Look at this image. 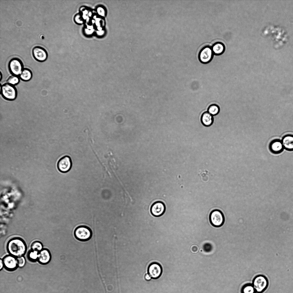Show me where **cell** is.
<instances>
[{"instance_id": "cell-23", "label": "cell", "mask_w": 293, "mask_h": 293, "mask_svg": "<svg viewBox=\"0 0 293 293\" xmlns=\"http://www.w3.org/2000/svg\"><path fill=\"white\" fill-rule=\"evenodd\" d=\"M38 254L39 252L37 251L31 250L28 254V258L31 261L37 260Z\"/></svg>"}, {"instance_id": "cell-15", "label": "cell", "mask_w": 293, "mask_h": 293, "mask_svg": "<svg viewBox=\"0 0 293 293\" xmlns=\"http://www.w3.org/2000/svg\"><path fill=\"white\" fill-rule=\"evenodd\" d=\"M281 141L284 148L289 151H293V135H285Z\"/></svg>"}, {"instance_id": "cell-16", "label": "cell", "mask_w": 293, "mask_h": 293, "mask_svg": "<svg viewBox=\"0 0 293 293\" xmlns=\"http://www.w3.org/2000/svg\"><path fill=\"white\" fill-rule=\"evenodd\" d=\"M201 120L202 124L205 126L211 125L213 122V116L208 112H203L201 115Z\"/></svg>"}, {"instance_id": "cell-22", "label": "cell", "mask_w": 293, "mask_h": 293, "mask_svg": "<svg viewBox=\"0 0 293 293\" xmlns=\"http://www.w3.org/2000/svg\"><path fill=\"white\" fill-rule=\"evenodd\" d=\"M19 78L18 76L12 75L8 78L7 80V83L15 86L19 83Z\"/></svg>"}, {"instance_id": "cell-8", "label": "cell", "mask_w": 293, "mask_h": 293, "mask_svg": "<svg viewBox=\"0 0 293 293\" xmlns=\"http://www.w3.org/2000/svg\"><path fill=\"white\" fill-rule=\"evenodd\" d=\"M72 164L70 157L68 156H65L61 158L58 161L57 164V168L61 172L66 173L70 170Z\"/></svg>"}, {"instance_id": "cell-14", "label": "cell", "mask_w": 293, "mask_h": 293, "mask_svg": "<svg viewBox=\"0 0 293 293\" xmlns=\"http://www.w3.org/2000/svg\"><path fill=\"white\" fill-rule=\"evenodd\" d=\"M269 148L270 151L275 154L282 152L284 148L282 142L279 140H274L270 143Z\"/></svg>"}, {"instance_id": "cell-5", "label": "cell", "mask_w": 293, "mask_h": 293, "mask_svg": "<svg viewBox=\"0 0 293 293\" xmlns=\"http://www.w3.org/2000/svg\"><path fill=\"white\" fill-rule=\"evenodd\" d=\"M209 220L212 225L215 227H219L224 224L225 218L223 213L220 210L215 209L210 213Z\"/></svg>"}, {"instance_id": "cell-10", "label": "cell", "mask_w": 293, "mask_h": 293, "mask_svg": "<svg viewBox=\"0 0 293 293\" xmlns=\"http://www.w3.org/2000/svg\"><path fill=\"white\" fill-rule=\"evenodd\" d=\"M2 260L4 267L8 271H14L18 267L17 258L13 256L10 254L6 255Z\"/></svg>"}, {"instance_id": "cell-4", "label": "cell", "mask_w": 293, "mask_h": 293, "mask_svg": "<svg viewBox=\"0 0 293 293\" xmlns=\"http://www.w3.org/2000/svg\"><path fill=\"white\" fill-rule=\"evenodd\" d=\"M252 284L256 293H262L267 288L268 285V282L265 276L259 275L254 278Z\"/></svg>"}, {"instance_id": "cell-13", "label": "cell", "mask_w": 293, "mask_h": 293, "mask_svg": "<svg viewBox=\"0 0 293 293\" xmlns=\"http://www.w3.org/2000/svg\"><path fill=\"white\" fill-rule=\"evenodd\" d=\"M51 256L49 250L43 248L39 252L37 261L41 264H46L51 260Z\"/></svg>"}, {"instance_id": "cell-12", "label": "cell", "mask_w": 293, "mask_h": 293, "mask_svg": "<svg viewBox=\"0 0 293 293\" xmlns=\"http://www.w3.org/2000/svg\"><path fill=\"white\" fill-rule=\"evenodd\" d=\"M165 209L164 204L161 202L157 201L155 203L152 205L151 211L153 216L159 217L163 215Z\"/></svg>"}, {"instance_id": "cell-21", "label": "cell", "mask_w": 293, "mask_h": 293, "mask_svg": "<svg viewBox=\"0 0 293 293\" xmlns=\"http://www.w3.org/2000/svg\"><path fill=\"white\" fill-rule=\"evenodd\" d=\"M220 111L219 106L216 104H212L209 106L207 112L213 116L217 114Z\"/></svg>"}, {"instance_id": "cell-11", "label": "cell", "mask_w": 293, "mask_h": 293, "mask_svg": "<svg viewBox=\"0 0 293 293\" xmlns=\"http://www.w3.org/2000/svg\"><path fill=\"white\" fill-rule=\"evenodd\" d=\"M32 54L34 59L40 62L45 61L48 56L46 50L44 48L39 46H36L33 48Z\"/></svg>"}, {"instance_id": "cell-27", "label": "cell", "mask_w": 293, "mask_h": 293, "mask_svg": "<svg viewBox=\"0 0 293 293\" xmlns=\"http://www.w3.org/2000/svg\"><path fill=\"white\" fill-rule=\"evenodd\" d=\"M0 270H1L3 269V267H4V264H3V261L2 259H0Z\"/></svg>"}, {"instance_id": "cell-3", "label": "cell", "mask_w": 293, "mask_h": 293, "mask_svg": "<svg viewBox=\"0 0 293 293\" xmlns=\"http://www.w3.org/2000/svg\"><path fill=\"white\" fill-rule=\"evenodd\" d=\"M75 238L79 241H85L90 239L92 236L91 229L85 225H80L77 227L74 232Z\"/></svg>"}, {"instance_id": "cell-9", "label": "cell", "mask_w": 293, "mask_h": 293, "mask_svg": "<svg viewBox=\"0 0 293 293\" xmlns=\"http://www.w3.org/2000/svg\"><path fill=\"white\" fill-rule=\"evenodd\" d=\"M162 268L161 265L156 262H153L149 266L147 273L151 278L156 279L159 278L162 273Z\"/></svg>"}, {"instance_id": "cell-26", "label": "cell", "mask_w": 293, "mask_h": 293, "mask_svg": "<svg viewBox=\"0 0 293 293\" xmlns=\"http://www.w3.org/2000/svg\"><path fill=\"white\" fill-rule=\"evenodd\" d=\"M145 280L147 281L150 280L151 279L150 276L148 274H146L144 276Z\"/></svg>"}, {"instance_id": "cell-20", "label": "cell", "mask_w": 293, "mask_h": 293, "mask_svg": "<svg viewBox=\"0 0 293 293\" xmlns=\"http://www.w3.org/2000/svg\"><path fill=\"white\" fill-rule=\"evenodd\" d=\"M42 243L39 241L33 242L31 245V250L36 251L39 252L43 249Z\"/></svg>"}, {"instance_id": "cell-18", "label": "cell", "mask_w": 293, "mask_h": 293, "mask_svg": "<svg viewBox=\"0 0 293 293\" xmlns=\"http://www.w3.org/2000/svg\"><path fill=\"white\" fill-rule=\"evenodd\" d=\"M32 76V73L31 70L27 68H23L21 74L19 76V78L22 80L27 81L31 79Z\"/></svg>"}, {"instance_id": "cell-2", "label": "cell", "mask_w": 293, "mask_h": 293, "mask_svg": "<svg viewBox=\"0 0 293 293\" xmlns=\"http://www.w3.org/2000/svg\"><path fill=\"white\" fill-rule=\"evenodd\" d=\"M0 92L2 97L8 100H13L17 97V91L14 86L7 83L0 86Z\"/></svg>"}, {"instance_id": "cell-24", "label": "cell", "mask_w": 293, "mask_h": 293, "mask_svg": "<svg viewBox=\"0 0 293 293\" xmlns=\"http://www.w3.org/2000/svg\"><path fill=\"white\" fill-rule=\"evenodd\" d=\"M18 267H22L25 264V259L23 256H21L17 258Z\"/></svg>"}, {"instance_id": "cell-17", "label": "cell", "mask_w": 293, "mask_h": 293, "mask_svg": "<svg viewBox=\"0 0 293 293\" xmlns=\"http://www.w3.org/2000/svg\"><path fill=\"white\" fill-rule=\"evenodd\" d=\"M211 48L214 54L216 55H220L223 54L225 51V47L224 45L220 42L215 43Z\"/></svg>"}, {"instance_id": "cell-1", "label": "cell", "mask_w": 293, "mask_h": 293, "mask_svg": "<svg viewBox=\"0 0 293 293\" xmlns=\"http://www.w3.org/2000/svg\"><path fill=\"white\" fill-rule=\"evenodd\" d=\"M6 248L9 254L16 258L23 256L27 250V245L24 241L18 237L10 239L7 243Z\"/></svg>"}, {"instance_id": "cell-25", "label": "cell", "mask_w": 293, "mask_h": 293, "mask_svg": "<svg viewBox=\"0 0 293 293\" xmlns=\"http://www.w3.org/2000/svg\"><path fill=\"white\" fill-rule=\"evenodd\" d=\"M203 249L204 251L208 253L211 251L213 249V247L210 243H205L203 245Z\"/></svg>"}, {"instance_id": "cell-28", "label": "cell", "mask_w": 293, "mask_h": 293, "mask_svg": "<svg viewBox=\"0 0 293 293\" xmlns=\"http://www.w3.org/2000/svg\"><path fill=\"white\" fill-rule=\"evenodd\" d=\"M0 81H1V79H2V73H1V72H0Z\"/></svg>"}, {"instance_id": "cell-19", "label": "cell", "mask_w": 293, "mask_h": 293, "mask_svg": "<svg viewBox=\"0 0 293 293\" xmlns=\"http://www.w3.org/2000/svg\"><path fill=\"white\" fill-rule=\"evenodd\" d=\"M241 293H256L252 284L247 283L244 285L242 287Z\"/></svg>"}, {"instance_id": "cell-6", "label": "cell", "mask_w": 293, "mask_h": 293, "mask_svg": "<svg viewBox=\"0 0 293 293\" xmlns=\"http://www.w3.org/2000/svg\"><path fill=\"white\" fill-rule=\"evenodd\" d=\"M214 55L211 47L208 45L203 47L198 54V59L200 62L204 64H206L210 62Z\"/></svg>"}, {"instance_id": "cell-7", "label": "cell", "mask_w": 293, "mask_h": 293, "mask_svg": "<svg viewBox=\"0 0 293 293\" xmlns=\"http://www.w3.org/2000/svg\"><path fill=\"white\" fill-rule=\"evenodd\" d=\"M8 68L12 75L19 76L23 69V64L19 58H13L9 61Z\"/></svg>"}]
</instances>
